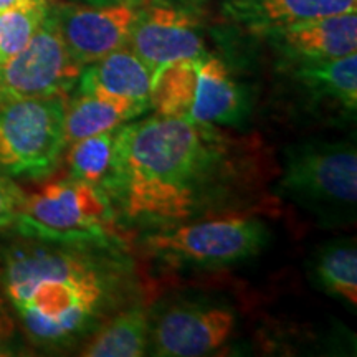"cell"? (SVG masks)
Returning a JSON list of instances; mask_svg holds the SVG:
<instances>
[{
	"label": "cell",
	"instance_id": "cell-23",
	"mask_svg": "<svg viewBox=\"0 0 357 357\" xmlns=\"http://www.w3.org/2000/svg\"><path fill=\"white\" fill-rule=\"evenodd\" d=\"M30 2H40V0H0V12L17 6H24V3H30Z\"/></svg>",
	"mask_w": 357,
	"mask_h": 357
},
{
	"label": "cell",
	"instance_id": "cell-7",
	"mask_svg": "<svg viewBox=\"0 0 357 357\" xmlns=\"http://www.w3.org/2000/svg\"><path fill=\"white\" fill-rule=\"evenodd\" d=\"M266 242L268 229L260 218L229 215L166 227L147 235L142 247L172 266L217 268L255 257Z\"/></svg>",
	"mask_w": 357,
	"mask_h": 357
},
{
	"label": "cell",
	"instance_id": "cell-20",
	"mask_svg": "<svg viewBox=\"0 0 357 357\" xmlns=\"http://www.w3.org/2000/svg\"><path fill=\"white\" fill-rule=\"evenodd\" d=\"M50 7L52 0H40L0 12V66L24 50L48 15Z\"/></svg>",
	"mask_w": 357,
	"mask_h": 357
},
{
	"label": "cell",
	"instance_id": "cell-22",
	"mask_svg": "<svg viewBox=\"0 0 357 357\" xmlns=\"http://www.w3.org/2000/svg\"><path fill=\"white\" fill-rule=\"evenodd\" d=\"M15 326L8 312L6 298L0 293V356H10L15 351Z\"/></svg>",
	"mask_w": 357,
	"mask_h": 357
},
{
	"label": "cell",
	"instance_id": "cell-8",
	"mask_svg": "<svg viewBox=\"0 0 357 357\" xmlns=\"http://www.w3.org/2000/svg\"><path fill=\"white\" fill-rule=\"evenodd\" d=\"M82 70L83 66L70 55L50 7L24 50L0 66V101L65 98L77 86Z\"/></svg>",
	"mask_w": 357,
	"mask_h": 357
},
{
	"label": "cell",
	"instance_id": "cell-2",
	"mask_svg": "<svg viewBox=\"0 0 357 357\" xmlns=\"http://www.w3.org/2000/svg\"><path fill=\"white\" fill-rule=\"evenodd\" d=\"M113 281L77 245L26 238L0 252V293L35 344L58 347L86 333Z\"/></svg>",
	"mask_w": 357,
	"mask_h": 357
},
{
	"label": "cell",
	"instance_id": "cell-18",
	"mask_svg": "<svg viewBox=\"0 0 357 357\" xmlns=\"http://www.w3.org/2000/svg\"><path fill=\"white\" fill-rule=\"evenodd\" d=\"M312 278L326 293L357 305V252L354 240L324 245L312 260Z\"/></svg>",
	"mask_w": 357,
	"mask_h": 357
},
{
	"label": "cell",
	"instance_id": "cell-6",
	"mask_svg": "<svg viewBox=\"0 0 357 357\" xmlns=\"http://www.w3.org/2000/svg\"><path fill=\"white\" fill-rule=\"evenodd\" d=\"M63 96L0 101V171L10 177L52 176L66 149Z\"/></svg>",
	"mask_w": 357,
	"mask_h": 357
},
{
	"label": "cell",
	"instance_id": "cell-11",
	"mask_svg": "<svg viewBox=\"0 0 357 357\" xmlns=\"http://www.w3.org/2000/svg\"><path fill=\"white\" fill-rule=\"evenodd\" d=\"M235 312L227 306L187 305L164 312L151 329L155 356L199 357L218 351L235 331Z\"/></svg>",
	"mask_w": 357,
	"mask_h": 357
},
{
	"label": "cell",
	"instance_id": "cell-3",
	"mask_svg": "<svg viewBox=\"0 0 357 357\" xmlns=\"http://www.w3.org/2000/svg\"><path fill=\"white\" fill-rule=\"evenodd\" d=\"M13 229L24 238L63 245H111L118 238L113 199L102 187L66 177L25 195Z\"/></svg>",
	"mask_w": 357,
	"mask_h": 357
},
{
	"label": "cell",
	"instance_id": "cell-9",
	"mask_svg": "<svg viewBox=\"0 0 357 357\" xmlns=\"http://www.w3.org/2000/svg\"><path fill=\"white\" fill-rule=\"evenodd\" d=\"M141 8L137 0H119L93 6L68 3L52 7V12L70 55L86 66L126 47Z\"/></svg>",
	"mask_w": 357,
	"mask_h": 357
},
{
	"label": "cell",
	"instance_id": "cell-13",
	"mask_svg": "<svg viewBox=\"0 0 357 357\" xmlns=\"http://www.w3.org/2000/svg\"><path fill=\"white\" fill-rule=\"evenodd\" d=\"M223 10L238 24L266 33L298 22L356 12L357 0H223Z\"/></svg>",
	"mask_w": 357,
	"mask_h": 357
},
{
	"label": "cell",
	"instance_id": "cell-17",
	"mask_svg": "<svg viewBox=\"0 0 357 357\" xmlns=\"http://www.w3.org/2000/svg\"><path fill=\"white\" fill-rule=\"evenodd\" d=\"M151 336L146 311L139 305L119 312L83 347L86 357H137L144 356Z\"/></svg>",
	"mask_w": 357,
	"mask_h": 357
},
{
	"label": "cell",
	"instance_id": "cell-19",
	"mask_svg": "<svg viewBox=\"0 0 357 357\" xmlns=\"http://www.w3.org/2000/svg\"><path fill=\"white\" fill-rule=\"evenodd\" d=\"M66 147L70 177L105 189L113 166L114 131L83 137L70 142Z\"/></svg>",
	"mask_w": 357,
	"mask_h": 357
},
{
	"label": "cell",
	"instance_id": "cell-5",
	"mask_svg": "<svg viewBox=\"0 0 357 357\" xmlns=\"http://www.w3.org/2000/svg\"><path fill=\"white\" fill-rule=\"evenodd\" d=\"M151 109L199 126H236L247 106L240 84L222 60L208 53L172 63L153 78Z\"/></svg>",
	"mask_w": 357,
	"mask_h": 357
},
{
	"label": "cell",
	"instance_id": "cell-10",
	"mask_svg": "<svg viewBox=\"0 0 357 357\" xmlns=\"http://www.w3.org/2000/svg\"><path fill=\"white\" fill-rule=\"evenodd\" d=\"M126 47L151 70L153 78L169 65L207 53L192 15L167 6L142 7Z\"/></svg>",
	"mask_w": 357,
	"mask_h": 357
},
{
	"label": "cell",
	"instance_id": "cell-24",
	"mask_svg": "<svg viewBox=\"0 0 357 357\" xmlns=\"http://www.w3.org/2000/svg\"><path fill=\"white\" fill-rule=\"evenodd\" d=\"M93 3H111V2H119V0H88Z\"/></svg>",
	"mask_w": 357,
	"mask_h": 357
},
{
	"label": "cell",
	"instance_id": "cell-15",
	"mask_svg": "<svg viewBox=\"0 0 357 357\" xmlns=\"http://www.w3.org/2000/svg\"><path fill=\"white\" fill-rule=\"evenodd\" d=\"M149 106L131 101L128 98L106 95L100 91H82L70 102L66 101L65 137L70 142L95 136L105 131H114L123 124L134 121L144 114Z\"/></svg>",
	"mask_w": 357,
	"mask_h": 357
},
{
	"label": "cell",
	"instance_id": "cell-4",
	"mask_svg": "<svg viewBox=\"0 0 357 357\" xmlns=\"http://www.w3.org/2000/svg\"><path fill=\"white\" fill-rule=\"evenodd\" d=\"M278 192L323 222L354 220L357 151L351 142L310 141L284 151Z\"/></svg>",
	"mask_w": 357,
	"mask_h": 357
},
{
	"label": "cell",
	"instance_id": "cell-14",
	"mask_svg": "<svg viewBox=\"0 0 357 357\" xmlns=\"http://www.w3.org/2000/svg\"><path fill=\"white\" fill-rule=\"evenodd\" d=\"M153 73L128 47L102 56L95 63L83 66L77 83L82 91H100L106 95L149 106Z\"/></svg>",
	"mask_w": 357,
	"mask_h": 357
},
{
	"label": "cell",
	"instance_id": "cell-21",
	"mask_svg": "<svg viewBox=\"0 0 357 357\" xmlns=\"http://www.w3.org/2000/svg\"><path fill=\"white\" fill-rule=\"evenodd\" d=\"M25 194L10 176L0 171V231L13 227L24 204Z\"/></svg>",
	"mask_w": 357,
	"mask_h": 357
},
{
	"label": "cell",
	"instance_id": "cell-1",
	"mask_svg": "<svg viewBox=\"0 0 357 357\" xmlns=\"http://www.w3.org/2000/svg\"><path fill=\"white\" fill-rule=\"evenodd\" d=\"M227 149L212 126L154 114L114 129L105 190L129 220L171 227L197 213L225 174Z\"/></svg>",
	"mask_w": 357,
	"mask_h": 357
},
{
	"label": "cell",
	"instance_id": "cell-12",
	"mask_svg": "<svg viewBox=\"0 0 357 357\" xmlns=\"http://www.w3.org/2000/svg\"><path fill=\"white\" fill-rule=\"evenodd\" d=\"M293 61H318L357 53V12L298 22L266 32Z\"/></svg>",
	"mask_w": 357,
	"mask_h": 357
},
{
	"label": "cell",
	"instance_id": "cell-16",
	"mask_svg": "<svg viewBox=\"0 0 357 357\" xmlns=\"http://www.w3.org/2000/svg\"><path fill=\"white\" fill-rule=\"evenodd\" d=\"M293 77L310 95L331 100L342 108L357 106V53L318 61H294Z\"/></svg>",
	"mask_w": 357,
	"mask_h": 357
}]
</instances>
